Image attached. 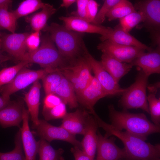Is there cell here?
I'll return each instance as SVG.
<instances>
[{
    "label": "cell",
    "instance_id": "cell-43",
    "mask_svg": "<svg viewBox=\"0 0 160 160\" xmlns=\"http://www.w3.org/2000/svg\"><path fill=\"white\" fill-rule=\"evenodd\" d=\"M10 102V100L5 99L2 96H0V110L6 107Z\"/></svg>",
    "mask_w": 160,
    "mask_h": 160
},
{
    "label": "cell",
    "instance_id": "cell-39",
    "mask_svg": "<svg viewBox=\"0 0 160 160\" xmlns=\"http://www.w3.org/2000/svg\"><path fill=\"white\" fill-rule=\"evenodd\" d=\"M99 4L95 1L88 0L87 5L86 21L93 24L97 13Z\"/></svg>",
    "mask_w": 160,
    "mask_h": 160
},
{
    "label": "cell",
    "instance_id": "cell-11",
    "mask_svg": "<svg viewBox=\"0 0 160 160\" xmlns=\"http://www.w3.org/2000/svg\"><path fill=\"white\" fill-rule=\"evenodd\" d=\"M59 19L63 21L64 25L67 29L82 33H89L100 34L101 35L100 39L102 41L113 31V29L110 27L94 24L73 16H61Z\"/></svg>",
    "mask_w": 160,
    "mask_h": 160
},
{
    "label": "cell",
    "instance_id": "cell-6",
    "mask_svg": "<svg viewBox=\"0 0 160 160\" xmlns=\"http://www.w3.org/2000/svg\"><path fill=\"white\" fill-rule=\"evenodd\" d=\"M60 71V68L33 70L24 67L18 73L10 83L0 87V92L3 97L9 100L10 96L12 94L36 81L41 79L49 73Z\"/></svg>",
    "mask_w": 160,
    "mask_h": 160
},
{
    "label": "cell",
    "instance_id": "cell-40",
    "mask_svg": "<svg viewBox=\"0 0 160 160\" xmlns=\"http://www.w3.org/2000/svg\"><path fill=\"white\" fill-rule=\"evenodd\" d=\"M62 102L61 99L55 94H50L46 95L43 101L42 110L50 109Z\"/></svg>",
    "mask_w": 160,
    "mask_h": 160
},
{
    "label": "cell",
    "instance_id": "cell-1",
    "mask_svg": "<svg viewBox=\"0 0 160 160\" xmlns=\"http://www.w3.org/2000/svg\"><path fill=\"white\" fill-rule=\"evenodd\" d=\"M93 116L98 127L105 131V137L114 136L121 141L126 155L125 160L159 159V144L153 145L126 131L119 130L103 121L96 113Z\"/></svg>",
    "mask_w": 160,
    "mask_h": 160
},
{
    "label": "cell",
    "instance_id": "cell-34",
    "mask_svg": "<svg viewBox=\"0 0 160 160\" xmlns=\"http://www.w3.org/2000/svg\"><path fill=\"white\" fill-rule=\"evenodd\" d=\"M120 25L124 30L129 32L141 22H143L145 18L143 13L136 10L119 19Z\"/></svg>",
    "mask_w": 160,
    "mask_h": 160
},
{
    "label": "cell",
    "instance_id": "cell-18",
    "mask_svg": "<svg viewBox=\"0 0 160 160\" xmlns=\"http://www.w3.org/2000/svg\"><path fill=\"white\" fill-rule=\"evenodd\" d=\"M23 103L10 102L0 110V125L3 128L16 126L19 128L23 120Z\"/></svg>",
    "mask_w": 160,
    "mask_h": 160
},
{
    "label": "cell",
    "instance_id": "cell-41",
    "mask_svg": "<svg viewBox=\"0 0 160 160\" xmlns=\"http://www.w3.org/2000/svg\"><path fill=\"white\" fill-rule=\"evenodd\" d=\"M71 152L73 154L75 160H92L79 147L74 146L71 149Z\"/></svg>",
    "mask_w": 160,
    "mask_h": 160
},
{
    "label": "cell",
    "instance_id": "cell-4",
    "mask_svg": "<svg viewBox=\"0 0 160 160\" xmlns=\"http://www.w3.org/2000/svg\"><path fill=\"white\" fill-rule=\"evenodd\" d=\"M40 45L37 49L31 52H27L20 61L33 63L45 68L57 69L65 65L67 61L56 49L49 34L44 35Z\"/></svg>",
    "mask_w": 160,
    "mask_h": 160
},
{
    "label": "cell",
    "instance_id": "cell-17",
    "mask_svg": "<svg viewBox=\"0 0 160 160\" xmlns=\"http://www.w3.org/2000/svg\"><path fill=\"white\" fill-rule=\"evenodd\" d=\"M129 63L132 66L139 68L148 77L153 74L160 73V47L155 50L142 53Z\"/></svg>",
    "mask_w": 160,
    "mask_h": 160
},
{
    "label": "cell",
    "instance_id": "cell-23",
    "mask_svg": "<svg viewBox=\"0 0 160 160\" xmlns=\"http://www.w3.org/2000/svg\"><path fill=\"white\" fill-rule=\"evenodd\" d=\"M41 85L39 80L33 83L32 86L24 96V100L31 116L33 124L36 125L39 122L38 118L40 104V90Z\"/></svg>",
    "mask_w": 160,
    "mask_h": 160
},
{
    "label": "cell",
    "instance_id": "cell-13",
    "mask_svg": "<svg viewBox=\"0 0 160 160\" xmlns=\"http://www.w3.org/2000/svg\"><path fill=\"white\" fill-rule=\"evenodd\" d=\"M96 160H120L126 159L124 148H121L115 144L116 138L114 136L108 138L103 136L97 130Z\"/></svg>",
    "mask_w": 160,
    "mask_h": 160
},
{
    "label": "cell",
    "instance_id": "cell-7",
    "mask_svg": "<svg viewBox=\"0 0 160 160\" xmlns=\"http://www.w3.org/2000/svg\"><path fill=\"white\" fill-rule=\"evenodd\" d=\"M31 128L33 134L48 142L55 140H61L81 149V142L76 138L75 136L60 126H55L49 124L45 120L39 119L38 123L36 125L33 124Z\"/></svg>",
    "mask_w": 160,
    "mask_h": 160
},
{
    "label": "cell",
    "instance_id": "cell-19",
    "mask_svg": "<svg viewBox=\"0 0 160 160\" xmlns=\"http://www.w3.org/2000/svg\"><path fill=\"white\" fill-rule=\"evenodd\" d=\"M68 67L73 72L77 79L79 93L89 85L93 77L91 74V67L83 55L78 57Z\"/></svg>",
    "mask_w": 160,
    "mask_h": 160
},
{
    "label": "cell",
    "instance_id": "cell-33",
    "mask_svg": "<svg viewBox=\"0 0 160 160\" xmlns=\"http://www.w3.org/2000/svg\"><path fill=\"white\" fill-rule=\"evenodd\" d=\"M9 7H3L0 8V28L13 33L16 29L17 19L12 12L8 10Z\"/></svg>",
    "mask_w": 160,
    "mask_h": 160
},
{
    "label": "cell",
    "instance_id": "cell-46",
    "mask_svg": "<svg viewBox=\"0 0 160 160\" xmlns=\"http://www.w3.org/2000/svg\"><path fill=\"white\" fill-rule=\"evenodd\" d=\"M1 28H0V38L1 37V35L2 34V33L1 32Z\"/></svg>",
    "mask_w": 160,
    "mask_h": 160
},
{
    "label": "cell",
    "instance_id": "cell-24",
    "mask_svg": "<svg viewBox=\"0 0 160 160\" xmlns=\"http://www.w3.org/2000/svg\"><path fill=\"white\" fill-rule=\"evenodd\" d=\"M41 10L27 17L25 20L29 23L34 31H40L47 25V22L50 17L55 13L56 9L52 5L44 3Z\"/></svg>",
    "mask_w": 160,
    "mask_h": 160
},
{
    "label": "cell",
    "instance_id": "cell-38",
    "mask_svg": "<svg viewBox=\"0 0 160 160\" xmlns=\"http://www.w3.org/2000/svg\"><path fill=\"white\" fill-rule=\"evenodd\" d=\"M88 0H76L77 10L71 12V16L86 21L87 5Z\"/></svg>",
    "mask_w": 160,
    "mask_h": 160
},
{
    "label": "cell",
    "instance_id": "cell-37",
    "mask_svg": "<svg viewBox=\"0 0 160 160\" xmlns=\"http://www.w3.org/2000/svg\"><path fill=\"white\" fill-rule=\"evenodd\" d=\"M41 42L40 32L34 31L29 33L26 39L27 52L34 51L38 49Z\"/></svg>",
    "mask_w": 160,
    "mask_h": 160
},
{
    "label": "cell",
    "instance_id": "cell-42",
    "mask_svg": "<svg viewBox=\"0 0 160 160\" xmlns=\"http://www.w3.org/2000/svg\"><path fill=\"white\" fill-rule=\"evenodd\" d=\"M76 2V0H63L60 4V7L67 8Z\"/></svg>",
    "mask_w": 160,
    "mask_h": 160
},
{
    "label": "cell",
    "instance_id": "cell-29",
    "mask_svg": "<svg viewBox=\"0 0 160 160\" xmlns=\"http://www.w3.org/2000/svg\"><path fill=\"white\" fill-rule=\"evenodd\" d=\"M44 3L40 0H26L22 1L17 8L11 11L17 19L41 9Z\"/></svg>",
    "mask_w": 160,
    "mask_h": 160
},
{
    "label": "cell",
    "instance_id": "cell-21",
    "mask_svg": "<svg viewBox=\"0 0 160 160\" xmlns=\"http://www.w3.org/2000/svg\"><path fill=\"white\" fill-rule=\"evenodd\" d=\"M100 61L105 69L118 83L133 67L130 63L121 62L104 53H103Z\"/></svg>",
    "mask_w": 160,
    "mask_h": 160
},
{
    "label": "cell",
    "instance_id": "cell-28",
    "mask_svg": "<svg viewBox=\"0 0 160 160\" xmlns=\"http://www.w3.org/2000/svg\"><path fill=\"white\" fill-rule=\"evenodd\" d=\"M135 10L134 6L129 1L120 0L111 9L106 16L109 21L121 18L133 12Z\"/></svg>",
    "mask_w": 160,
    "mask_h": 160
},
{
    "label": "cell",
    "instance_id": "cell-27",
    "mask_svg": "<svg viewBox=\"0 0 160 160\" xmlns=\"http://www.w3.org/2000/svg\"><path fill=\"white\" fill-rule=\"evenodd\" d=\"M38 142V160H65L62 156L64 152L62 148L55 149L43 139L40 138Z\"/></svg>",
    "mask_w": 160,
    "mask_h": 160
},
{
    "label": "cell",
    "instance_id": "cell-3",
    "mask_svg": "<svg viewBox=\"0 0 160 160\" xmlns=\"http://www.w3.org/2000/svg\"><path fill=\"white\" fill-rule=\"evenodd\" d=\"M43 31L49 34L60 54L71 64L83 54L85 46L82 33L69 30L55 23L47 25Z\"/></svg>",
    "mask_w": 160,
    "mask_h": 160
},
{
    "label": "cell",
    "instance_id": "cell-16",
    "mask_svg": "<svg viewBox=\"0 0 160 160\" xmlns=\"http://www.w3.org/2000/svg\"><path fill=\"white\" fill-rule=\"evenodd\" d=\"M29 113L24 105L23 106V125L19 128L21 131V137L25 160H36L38 153V142L35 139L31 131L29 125Z\"/></svg>",
    "mask_w": 160,
    "mask_h": 160
},
{
    "label": "cell",
    "instance_id": "cell-25",
    "mask_svg": "<svg viewBox=\"0 0 160 160\" xmlns=\"http://www.w3.org/2000/svg\"><path fill=\"white\" fill-rule=\"evenodd\" d=\"M74 88L71 83L63 76L55 94L70 108L77 107L78 102Z\"/></svg>",
    "mask_w": 160,
    "mask_h": 160
},
{
    "label": "cell",
    "instance_id": "cell-9",
    "mask_svg": "<svg viewBox=\"0 0 160 160\" xmlns=\"http://www.w3.org/2000/svg\"><path fill=\"white\" fill-rule=\"evenodd\" d=\"M83 55L89 64L94 76L101 84L108 96L122 94L126 89L121 88L112 76L105 69L100 61L95 59L88 51L86 46Z\"/></svg>",
    "mask_w": 160,
    "mask_h": 160
},
{
    "label": "cell",
    "instance_id": "cell-15",
    "mask_svg": "<svg viewBox=\"0 0 160 160\" xmlns=\"http://www.w3.org/2000/svg\"><path fill=\"white\" fill-rule=\"evenodd\" d=\"M89 113L80 109L67 113L63 119L60 126L75 136L77 134L84 135L92 116Z\"/></svg>",
    "mask_w": 160,
    "mask_h": 160
},
{
    "label": "cell",
    "instance_id": "cell-32",
    "mask_svg": "<svg viewBox=\"0 0 160 160\" xmlns=\"http://www.w3.org/2000/svg\"><path fill=\"white\" fill-rule=\"evenodd\" d=\"M29 63L21 61L15 65L3 68L0 71V87L10 83L18 73Z\"/></svg>",
    "mask_w": 160,
    "mask_h": 160
},
{
    "label": "cell",
    "instance_id": "cell-22",
    "mask_svg": "<svg viewBox=\"0 0 160 160\" xmlns=\"http://www.w3.org/2000/svg\"><path fill=\"white\" fill-rule=\"evenodd\" d=\"M98 126L93 116H92L84 137L81 142L83 152L92 160H94L97 142V129Z\"/></svg>",
    "mask_w": 160,
    "mask_h": 160
},
{
    "label": "cell",
    "instance_id": "cell-10",
    "mask_svg": "<svg viewBox=\"0 0 160 160\" xmlns=\"http://www.w3.org/2000/svg\"><path fill=\"white\" fill-rule=\"evenodd\" d=\"M97 47L103 53L121 62L128 63H131L145 50L136 47L116 44L108 40L102 41Z\"/></svg>",
    "mask_w": 160,
    "mask_h": 160
},
{
    "label": "cell",
    "instance_id": "cell-30",
    "mask_svg": "<svg viewBox=\"0 0 160 160\" xmlns=\"http://www.w3.org/2000/svg\"><path fill=\"white\" fill-rule=\"evenodd\" d=\"M14 142L15 147L12 151L6 153L0 152V160H25L20 129L15 135Z\"/></svg>",
    "mask_w": 160,
    "mask_h": 160
},
{
    "label": "cell",
    "instance_id": "cell-45",
    "mask_svg": "<svg viewBox=\"0 0 160 160\" xmlns=\"http://www.w3.org/2000/svg\"><path fill=\"white\" fill-rule=\"evenodd\" d=\"M160 160L159 159H145V160Z\"/></svg>",
    "mask_w": 160,
    "mask_h": 160
},
{
    "label": "cell",
    "instance_id": "cell-2",
    "mask_svg": "<svg viewBox=\"0 0 160 160\" xmlns=\"http://www.w3.org/2000/svg\"><path fill=\"white\" fill-rule=\"evenodd\" d=\"M108 109L111 124L119 130H125L145 141L149 135L160 132V126L151 122L143 113L119 111L112 105Z\"/></svg>",
    "mask_w": 160,
    "mask_h": 160
},
{
    "label": "cell",
    "instance_id": "cell-8",
    "mask_svg": "<svg viewBox=\"0 0 160 160\" xmlns=\"http://www.w3.org/2000/svg\"><path fill=\"white\" fill-rule=\"evenodd\" d=\"M135 10L142 12L145 20L138 28H145L150 30L155 40L159 39L160 0H144L137 1L134 6Z\"/></svg>",
    "mask_w": 160,
    "mask_h": 160
},
{
    "label": "cell",
    "instance_id": "cell-36",
    "mask_svg": "<svg viewBox=\"0 0 160 160\" xmlns=\"http://www.w3.org/2000/svg\"><path fill=\"white\" fill-rule=\"evenodd\" d=\"M120 0H105L101 8L97 12L93 24L100 25L103 22L106 16L111 9Z\"/></svg>",
    "mask_w": 160,
    "mask_h": 160
},
{
    "label": "cell",
    "instance_id": "cell-14",
    "mask_svg": "<svg viewBox=\"0 0 160 160\" xmlns=\"http://www.w3.org/2000/svg\"><path fill=\"white\" fill-rule=\"evenodd\" d=\"M76 95L78 102L88 109L91 114L95 111L94 107L97 101L108 96L94 76L89 85Z\"/></svg>",
    "mask_w": 160,
    "mask_h": 160
},
{
    "label": "cell",
    "instance_id": "cell-5",
    "mask_svg": "<svg viewBox=\"0 0 160 160\" xmlns=\"http://www.w3.org/2000/svg\"><path fill=\"white\" fill-rule=\"evenodd\" d=\"M148 77L139 70L134 82L121 94L119 105L124 110L140 108L149 113L146 95Z\"/></svg>",
    "mask_w": 160,
    "mask_h": 160
},
{
    "label": "cell",
    "instance_id": "cell-47",
    "mask_svg": "<svg viewBox=\"0 0 160 160\" xmlns=\"http://www.w3.org/2000/svg\"><path fill=\"white\" fill-rule=\"evenodd\" d=\"M125 160L124 159H121V160Z\"/></svg>",
    "mask_w": 160,
    "mask_h": 160
},
{
    "label": "cell",
    "instance_id": "cell-12",
    "mask_svg": "<svg viewBox=\"0 0 160 160\" xmlns=\"http://www.w3.org/2000/svg\"><path fill=\"white\" fill-rule=\"evenodd\" d=\"M28 33H2L0 38L1 49L12 56L16 60H20L27 52L26 39Z\"/></svg>",
    "mask_w": 160,
    "mask_h": 160
},
{
    "label": "cell",
    "instance_id": "cell-48",
    "mask_svg": "<svg viewBox=\"0 0 160 160\" xmlns=\"http://www.w3.org/2000/svg\"><path fill=\"white\" fill-rule=\"evenodd\" d=\"M1 49V46H0V49Z\"/></svg>",
    "mask_w": 160,
    "mask_h": 160
},
{
    "label": "cell",
    "instance_id": "cell-31",
    "mask_svg": "<svg viewBox=\"0 0 160 160\" xmlns=\"http://www.w3.org/2000/svg\"><path fill=\"white\" fill-rule=\"evenodd\" d=\"M60 71L49 73L41 79L46 95L55 94L63 76Z\"/></svg>",
    "mask_w": 160,
    "mask_h": 160
},
{
    "label": "cell",
    "instance_id": "cell-26",
    "mask_svg": "<svg viewBox=\"0 0 160 160\" xmlns=\"http://www.w3.org/2000/svg\"><path fill=\"white\" fill-rule=\"evenodd\" d=\"M160 87L159 82L148 86L149 93L147 96L149 113L154 124L160 126V98H157L156 94Z\"/></svg>",
    "mask_w": 160,
    "mask_h": 160
},
{
    "label": "cell",
    "instance_id": "cell-44",
    "mask_svg": "<svg viewBox=\"0 0 160 160\" xmlns=\"http://www.w3.org/2000/svg\"><path fill=\"white\" fill-rule=\"evenodd\" d=\"M12 2V1L10 0H0V8L3 7H9Z\"/></svg>",
    "mask_w": 160,
    "mask_h": 160
},
{
    "label": "cell",
    "instance_id": "cell-35",
    "mask_svg": "<svg viewBox=\"0 0 160 160\" xmlns=\"http://www.w3.org/2000/svg\"><path fill=\"white\" fill-rule=\"evenodd\" d=\"M67 113L66 105L63 102L52 108L42 111V115L46 121L63 119Z\"/></svg>",
    "mask_w": 160,
    "mask_h": 160
},
{
    "label": "cell",
    "instance_id": "cell-20",
    "mask_svg": "<svg viewBox=\"0 0 160 160\" xmlns=\"http://www.w3.org/2000/svg\"><path fill=\"white\" fill-rule=\"evenodd\" d=\"M106 40L117 44L137 47L147 50L148 52L153 50L138 40L129 32L123 29L119 24L113 29L111 33L106 37L103 41Z\"/></svg>",
    "mask_w": 160,
    "mask_h": 160
}]
</instances>
